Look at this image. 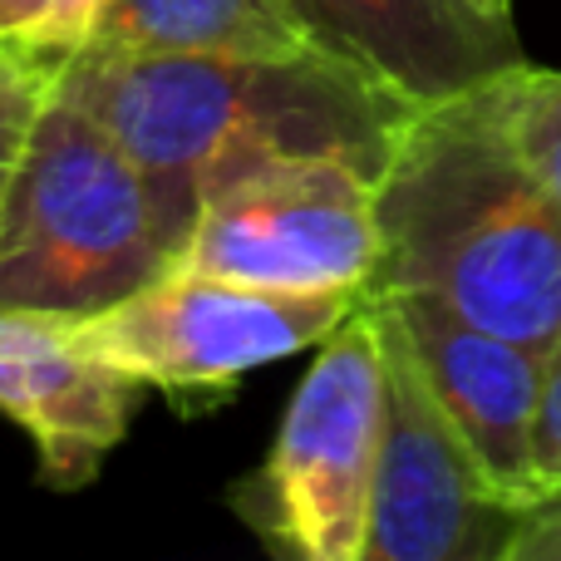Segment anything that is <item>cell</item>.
Returning a JSON list of instances; mask_svg holds the SVG:
<instances>
[{
    "mask_svg": "<svg viewBox=\"0 0 561 561\" xmlns=\"http://www.w3.org/2000/svg\"><path fill=\"white\" fill-rule=\"evenodd\" d=\"M94 49L286 59L316 55L325 45L296 0H108Z\"/></svg>",
    "mask_w": 561,
    "mask_h": 561,
    "instance_id": "obj_11",
    "label": "cell"
},
{
    "mask_svg": "<svg viewBox=\"0 0 561 561\" xmlns=\"http://www.w3.org/2000/svg\"><path fill=\"white\" fill-rule=\"evenodd\" d=\"M483 5H493V10H503V15H513V0H483Z\"/></svg>",
    "mask_w": 561,
    "mask_h": 561,
    "instance_id": "obj_17",
    "label": "cell"
},
{
    "mask_svg": "<svg viewBox=\"0 0 561 561\" xmlns=\"http://www.w3.org/2000/svg\"><path fill=\"white\" fill-rule=\"evenodd\" d=\"M144 394L75 320L0 310V414L35 444L49 488L75 493L94 483L104 458L128 438Z\"/></svg>",
    "mask_w": 561,
    "mask_h": 561,
    "instance_id": "obj_9",
    "label": "cell"
},
{
    "mask_svg": "<svg viewBox=\"0 0 561 561\" xmlns=\"http://www.w3.org/2000/svg\"><path fill=\"white\" fill-rule=\"evenodd\" d=\"M369 306L385 340V419L359 561H507L523 507L493 493L389 310Z\"/></svg>",
    "mask_w": 561,
    "mask_h": 561,
    "instance_id": "obj_7",
    "label": "cell"
},
{
    "mask_svg": "<svg viewBox=\"0 0 561 561\" xmlns=\"http://www.w3.org/2000/svg\"><path fill=\"white\" fill-rule=\"evenodd\" d=\"M385 419V340L359 300L316 345L262 468L232 488V513L266 552L296 561H359Z\"/></svg>",
    "mask_w": 561,
    "mask_h": 561,
    "instance_id": "obj_4",
    "label": "cell"
},
{
    "mask_svg": "<svg viewBox=\"0 0 561 561\" xmlns=\"http://www.w3.org/2000/svg\"><path fill=\"white\" fill-rule=\"evenodd\" d=\"M10 65H20V59H10V55H0V69H10Z\"/></svg>",
    "mask_w": 561,
    "mask_h": 561,
    "instance_id": "obj_18",
    "label": "cell"
},
{
    "mask_svg": "<svg viewBox=\"0 0 561 561\" xmlns=\"http://www.w3.org/2000/svg\"><path fill=\"white\" fill-rule=\"evenodd\" d=\"M478 108L493 118L517 158L537 173V183L561 203V69L513 65L483 89H473Z\"/></svg>",
    "mask_w": 561,
    "mask_h": 561,
    "instance_id": "obj_12",
    "label": "cell"
},
{
    "mask_svg": "<svg viewBox=\"0 0 561 561\" xmlns=\"http://www.w3.org/2000/svg\"><path fill=\"white\" fill-rule=\"evenodd\" d=\"M335 59L365 69L414 108L473 94L523 65L513 15L483 0H296Z\"/></svg>",
    "mask_w": 561,
    "mask_h": 561,
    "instance_id": "obj_10",
    "label": "cell"
},
{
    "mask_svg": "<svg viewBox=\"0 0 561 561\" xmlns=\"http://www.w3.org/2000/svg\"><path fill=\"white\" fill-rule=\"evenodd\" d=\"M168 266L306 296H365L379 266L375 178L345 158H296L217 187Z\"/></svg>",
    "mask_w": 561,
    "mask_h": 561,
    "instance_id": "obj_6",
    "label": "cell"
},
{
    "mask_svg": "<svg viewBox=\"0 0 561 561\" xmlns=\"http://www.w3.org/2000/svg\"><path fill=\"white\" fill-rule=\"evenodd\" d=\"M369 300H379L399 325L419 375L428 379L458 438L473 448L493 493L527 513L542 497L533 473V419L547 355L473 325L444 300L419 290H389Z\"/></svg>",
    "mask_w": 561,
    "mask_h": 561,
    "instance_id": "obj_8",
    "label": "cell"
},
{
    "mask_svg": "<svg viewBox=\"0 0 561 561\" xmlns=\"http://www.w3.org/2000/svg\"><path fill=\"white\" fill-rule=\"evenodd\" d=\"M168 262L134 158L84 104L45 89L0 197V310L94 320Z\"/></svg>",
    "mask_w": 561,
    "mask_h": 561,
    "instance_id": "obj_3",
    "label": "cell"
},
{
    "mask_svg": "<svg viewBox=\"0 0 561 561\" xmlns=\"http://www.w3.org/2000/svg\"><path fill=\"white\" fill-rule=\"evenodd\" d=\"M375 217L365 296L419 290L537 355L561 340V203L473 94L414 108L375 178Z\"/></svg>",
    "mask_w": 561,
    "mask_h": 561,
    "instance_id": "obj_2",
    "label": "cell"
},
{
    "mask_svg": "<svg viewBox=\"0 0 561 561\" xmlns=\"http://www.w3.org/2000/svg\"><path fill=\"white\" fill-rule=\"evenodd\" d=\"M45 89H49L45 69H30V65L0 69V197H5L10 173L20 163L30 124H35L39 104H45Z\"/></svg>",
    "mask_w": 561,
    "mask_h": 561,
    "instance_id": "obj_14",
    "label": "cell"
},
{
    "mask_svg": "<svg viewBox=\"0 0 561 561\" xmlns=\"http://www.w3.org/2000/svg\"><path fill=\"white\" fill-rule=\"evenodd\" d=\"M359 300L365 296H306L168 266L104 316L75 325L108 365L187 404L222 399L252 369L316 350Z\"/></svg>",
    "mask_w": 561,
    "mask_h": 561,
    "instance_id": "obj_5",
    "label": "cell"
},
{
    "mask_svg": "<svg viewBox=\"0 0 561 561\" xmlns=\"http://www.w3.org/2000/svg\"><path fill=\"white\" fill-rule=\"evenodd\" d=\"M533 473L542 497L561 488V340L542 359V394H537L533 419Z\"/></svg>",
    "mask_w": 561,
    "mask_h": 561,
    "instance_id": "obj_15",
    "label": "cell"
},
{
    "mask_svg": "<svg viewBox=\"0 0 561 561\" xmlns=\"http://www.w3.org/2000/svg\"><path fill=\"white\" fill-rule=\"evenodd\" d=\"M49 89L84 104L134 158L168 256L217 187L296 158H345L385 173L414 104L325 55H118L79 49Z\"/></svg>",
    "mask_w": 561,
    "mask_h": 561,
    "instance_id": "obj_1",
    "label": "cell"
},
{
    "mask_svg": "<svg viewBox=\"0 0 561 561\" xmlns=\"http://www.w3.org/2000/svg\"><path fill=\"white\" fill-rule=\"evenodd\" d=\"M108 0H0V55L30 69H59L94 45Z\"/></svg>",
    "mask_w": 561,
    "mask_h": 561,
    "instance_id": "obj_13",
    "label": "cell"
},
{
    "mask_svg": "<svg viewBox=\"0 0 561 561\" xmlns=\"http://www.w3.org/2000/svg\"><path fill=\"white\" fill-rule=\"evenodd\" d=\"M507 561H561V488L523 513Z\"/></svg>",
    "mask_w": 561,
    "mask_h": 561,
    "instance_id": "obj_16",
    "label": "cell"
}]
</instances>
